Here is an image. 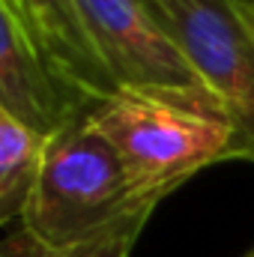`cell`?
I'll return each instance as SVG.
<instances>
[{
	"mask_svg": "<svg viewBox=\"0 0 254 257\" xmlns=\"http://www.w3.org/2000/svg\"><path fill=\"white\" fill-rule=\"evenodd\" d=\"M48 138L0 108V227L24 218Z\"/></svg>",
	"mask_w": 254,
	"mask_h": 257,
	"instance_id": "7",
	"label": "cell"
},
{
	"mask_svg": "<svg viewBox=\"0 0 254 257\" xmlns=\"http://www.w3.org/2000/svg\"><path fill=\"white\" fill-rule=\"evenodd\" d=\"M15 18L24 24L45 63L57 72L72 93H78L90 108L114 96L111 75L93 48L75 0H3Z\"/></svg>",
	"mask_w": 254,
	"mask_h": 257,
	"instance_id": "6",
	"label": "cell"
},
{
	"mask_svg": "<svg viewBox=\"0 0 254 257\" xmlns=\"http://www.w3.org/2000/svg\"><path fill=\"white\" fill-rule=\"evenodd\" d=\"M153 6L254 150V0H153Z\"/></svg>",
	"mask_w": 254,
	"mask_h": 257,
	"instance_id": "4",
	"label": "cell"
},
{
	"mask_svg": "<svg viewBox=\"0 0 254 257\" xmlns=\"http://www.w3.org/2000/svg\"><path fill=\"white\" fill-rule=\"evenodd\" d=\"M75 9L117 93L221 108L174 42L153 0H75Z\"/></svg>",
	"mask_w": 254,
	"mask_h": 257,
	"instance_id": "3",
	"label": "cell"
},
{
	"mask_svg": "<svg viewBox=\"0 0 254 257\" xmlns=\"http://www.w3.org/2000/svg\"><path fill=\"white\" fill-rule=\"evenodd\" d=\"M0 257H69V251H54L45 242H39L30 230L18 224L15 233L0 239Z\"/></svg>",
	"mask_w": 254,
	"mask_h": 257,
	"instance_id": "9",
	"label": "cell"
},
{
	"mask_svg": "<svg viewBox=\"0 0 254 257\" xmlns=\"http://www.w3.org/2000/svg\"><path fill=\"white\" fill-rule=\"evenodd\" d=\"M0 108L30 126L42 138H54L78 123L90 105L72 93L57 72L45 63L42 51L0 0Z\"/></svg>",
	"mask_w": 254,
	"mask_h": 257,
	"instance_id": "5",
	"label": "cell"
},
{
	"mask_svg": "<svg viewBox=\"0 0 254 257\" xmlns=\"http://www.w3.org/2000/svg\"><path fill=\"white\" fill-rule=\"evenodd\" d=\"M156 206L84 114L48 138L21 227L54 251H72Z\"/></svg>",
	"mask_w": 254,
	"mask_h": 257,
	"instance_id": "2",
	"label": "cell"
},
{
	"mask_svg": "<svg viewBox=\"0 0 254 257\" xmlns=\"http://www.w3.org/2000/svg\"><path fill=\"white\" fill-rule=\"evenodd\" d=\"M242 257H254V245H251V248H248V251H245Z\"/></svg>",
	"mask_w": 254,
	"mask_h": 257,
	"instance_id": "10",
	"label": "cell"
},
{
	"mask_svg": "<svg viewBox=\"0 0 254 257\" xmlns=\"http://www.w3.org/2000/svg\"><path fill=\"white\" fill-rule=\"evenodd\" d=\"M147 218H150V215H138V218H132L126 224L114 227L111 233H105V236H99V239L81 245V248H72L69 257H129L135 239H138V233H141L144 224H147Z\"/></svg>",
	"mask_w": 254,
	"mask_h": 257,
	"instance_id": "8",
	"label": "cell"
},
{
	"mask_svg": "<svg viewBox=\"0 0 254 257\" xmlns=\"http://www.w3.org/2000/svg\"><path fill=\"white\" fill-rule=\"evenodd\" d=\"M87 123L117 150L129 177L153 203L209 165L254 162L245 135L212 105L114 93L87 111Z\"/></svg>",
	"mask_w": 254,
	"mask_h": 257,
	"instance_id": "1",
	"label": "cell"
}]
</instances>
